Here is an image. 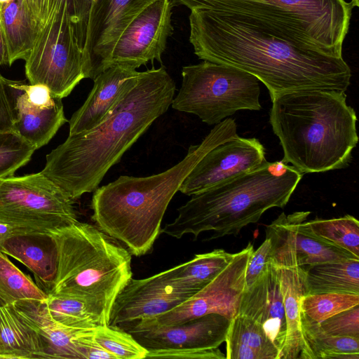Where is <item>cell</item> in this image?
<instances>
[{
  "label": "cell",
  "mask_w": 359,
  "mask_h": 359,
  "mask_svg": "<svg viewBox=\"0 0 359 359\" xmlns=\"http://www.w3.org/2000/svg\"><path fill=\"white\" fill-rule=\"evenodd\" d=\"M359 305V294L320 293L305 295L300 311L310 319L320 323L330 317Z\"/></svg>",
  "instance_id": "33"
},
{
  "label": "cell",
  "mask_w": 359,
  "mask_h": 359,
  "mask_svg": "<svg viewBox=\"0 0 359 359\" xmlns=\"http://www.w3.org/2000/svg\"><path fill=\"white\" fill-rule=\"evenodd\" d=\"M345 92L311 90L272 100L269 121L283 151V161L302 174L347 167L358 142L357 116Z\"/></svg>",
  "instance_id": "4"
},
{
  "label": "cell",
  "mask_w": 359,
  "mask_h": 359,
  "mask_svg": "<svg viewBox=\"0 0 359 359\" xmlns=\"http://www.w3.org/2000/svg\"><path fill=\"white\" fill-rule=\"evenodd\" d=\"M13 302V300L0 287V306Z\"/></svg>",
  "instance_id": "45"
},
{
  "label": "cell",
  "mask_w": 359,
  "mask_h": 359,
  "mask_svg": "<svg viewBox=\"0 0 359 359\" xmlns=\"http://www.w3.org/2000/svg\"><path fill=\"white\" fill-rule=\"evenodd\" d=\"M47 233L57 251L48 293L80 299L100 326L108 325L116 296L132 278L130 252L97 226L78 220Z\"/></svg>",
  "instance_id": "6"
},
{
  "label": "cell",
  "mask_w": 359,
  "mask_h": 359,
  "mask_svg": "<svg viewBox=\"0 0 359 359\" xmlns=\"http://www.w3.org/2000/svg\"><path fill=\"white\" fill-rule=\"evenodd\" d=\"M231 320L210 313L181 324L130 327L129 332L148 350L218 348L225 341Z\"/></svg>",
  "instance_id": "16"
},
{
  "label": "cell",
  "mask_w": 359,
  "mask_h": 359,
  "mask_svg": "<svg viewBox=\"0 0 359 359\" xmlns=\"http://www.w3.org/2000/svg\"><path fill=\"white\" fill-rule=\"evenodd\" d=\"M305 269V295L320 293L359 294V259L309 266Z\"/></svg>",
  "instance_id": "26"
},
{
  "label": "cell",
  "mask_w": 359,
  "mask_h": 359,
  "mask_svg": "<svg viewBox=\"0 0 359 359\" xmlns=\"http://www.w3.org/2000/svg\"><path fill=\"white\" fill-rule=\"evenodd\" d=\"M14 119L13 105L8 94L6 79L0 72V130H13Z\"/></svg>",
  "instance_id": "41"
},
{
  "label": "cell",
  "mask_w": 359,
  "mask_h": 359,
  "mask_svg": "<svg viewBox=\"0 0 359 359\" xmlns=\"http://www.w3.org/2000/svg\"><path fill=\"white\" fill-rule=\"evenodd\" d=\"M182 76L172 107L208 125H217L240 110L262 108L259 80L236 67L203 61L183 67Z\"/></svg>",
  "instance_id": "8"
},
{
  "label": "cell",
  "mask_w": 359,
  "mask_h": 359,
  "mask_svg": "<svg viewBox=\"0 0 359 359\" xmlns=\"http://www.w3.org/2000/svg\"><path fill=\"white\" fill-rule=\"evenodd\" d=\"M175 90L163 66L140 72L107 118L90 130L69 135L46 155L41 172L73 201L94 191L109 170L167 111Z\"/></svg>",
  "instance_id": "2"
},
{
  "label": "cell",
  "mask_w": 359,
  "mask_h": 359,
  "mask_svg": "<svg viewBox=\"0 0 359 359\" xmlns=\"http://www.w3.org/2000/svg\"><path fill=\"white\" fill-rule=\"evenodd\" d=\"M0 287L13 302L44 301L48 293L39 287L30 276L15 266L7 255L0 251Z\"/></svg>",
  "instance_id": "32"
},
{
  "label": "cell",
  "mask_w": 359,
  "mask_h": 359,
  "mask_svg": "<svg viewBox=\"0 0 359 359\" xmlns=\"http://www.w3.org/2000/svg\"><path fill=\"white\" fill-rule=\"evenodd\" d=\"M93 329L79 330L73 339L81 359H116L95 340Z\"/></svg>",
  "instance_id": "39"
},
{
  "label": "cell",
  "mask_w": 359,
  "mask_h": 359,
  "mask_svg": "<svg viewBox=\"0 0 359 359\" xmlns=\"http://www.w3.org/2000/svg\"><path fill=\"white\" fill-rule=\"evenodd\" d=\"M146 358L224 359L226 355L218 348H168L148 350Z\"/></svg>",
  "instance_id": "38"
},
{
  "label": "cell",
  "mask_w": 359,
  "mask_h": 359,
  "mask_svg": "<svg viewBox=\"0 0 359 359\" xmlns=\"http://www.w3.org/2000/svg\"><path fill=\"white\" fill-rule=\"evenodd\" d=\"M238 314L259 324L280 352L285 346L287 324L277 269L269 259L262 275L241 295Z\"/></svg>",
  "instance_id": "18"
},
{
  "label": "cell",
  "mask_w": 359,
  "mask_h": 359,
  "mask_svg": "<svg viewBox=\"0 0 359 359\" xmlns=\"http://www.w3.org/2000/svg\"><path fill=\"white\" fill-rule=\"evenodd\" d=\"M35 150L13 130H0V179L13 176L30 161Z\"/></svg>",
  "instance_id": "35"
},
{
  "label": "cell",
  "mask_w": 359,
  "mask_h": 359,
  "mask_svg": "<svg viewBox=\"0 0 359 359\" xmlns=\"http://www.w3.org/2000/svg\"><path fill=\"white\" fill-rule=\"evenodd\" d=\"M156 0H95L83 50L85 79L109 68L114 46L128 25Z\"/></svg>",
  "instance_id": "15"
},
{
  "label": "cell",
  "mask_w": 359,
  "mask_h": 359,
  "mask_svg": "<svg viewBox=\"0 0 359 359\" xmlns=\"http://www.w3.org/2000/svg\"><path fill=\"white\" fill-rule=\"evenodd\" d=\"M263 144L257 138L237 136L208 151L187 176L179 191L192 196L222 184L263 164Z\"/></svg>",
  "instance_id": "13"
},
{
  "label": "cell",
  "mask_w": 359,
  "mask_h": 359,
  "mask_svg": "<svg viewBox=\"0 0 359 359\" xmlns=\"http://www.w3.org/2000/svg\"><path fill=\"white\" fill-rule=\"evenodd\" d=\"M319 325L329 334L359 338V305L341 311Z\"/></svg>",
  "instance_id": "37"
},
{
  "label": "cell",
  "mask_w": 359,
  "mask_h": 359,
  "mask_svg": "<svg viewBox=\"0 0 359 359\" xmlns=\"http://www.w3.org/2000/svg\"><path fill=\"white\" fill-rule=\"evenodd\" d=\"M351 4H353V6L355 7V6H359V0H351Z\"/></svg>",
  "instance_id": "46"
},
{
  "label": "cell",
  "mask_w": 359,
  "mask_h": 359,
  "mask_svg": "<svg viewBox=\"0 0 359 359\" xmlns=\"http://www.w3.org/2000/svg\"><path fill=\"white\" fill-rule=\"evenodd\" d=\"M139 72L128 66L114 65L98 74L87 99L69 121V135L90 130L102 122Z\"/></svg>",
  "instance_id": "20"
},
{
  "label": "cell",
  "mask_w": 359,
  "mask_h": 359,
  "mask_svg": "<svg viewBox=\"0 0 359 359\" xmlns=\"http://www.w3.org/2000/svg\"><path fill=\"white\" fill-rule=\"evenodd\" d=\"M172 8L170 0H156L142 11L118 38L109 67L121 65L136 69L149 62H161L173 32Z\"/></svg>",
  "instance_id": "12"
},
{
  "label": "cell",
  "mask_w": 359,
  "mask_h": 359,
  "mask_svg": "<svg viewBox=\"0 0 359 359\" xmlns=\"http://www.w3.org/2000/svg\"><path fill=\"white\" fill-rule=\"evenodd\" d=\"M0 354H1V346H0ZM1 355H2V354H1ZM4 358H5V357H4Z\"/></svg>",
  "instance_id": "48"
},
{
  "label": "cell",
  "mask_w": 359,
  "mask_h": 359,
  "mask_svg": "<svg viewBox=\"0 0 359 359\" xmlns=\"http://www.w3.org/2000/svg\"><path fill=\"white\" fill-rule=\"evenodd\" d=\"M230 15L294 46L342 57L352 9L345 0H170Z\"/></svg>",
  "instance_id": "7"
},
{
  "label": "cell",
  "mask_w": 359,
  "mask_h": 359,
  "mask_svg": "<svg viewBox=\"0 0 359 359\" xmlns=\"http://www.w3.org/2000/svg\"><path fill=\"white\" fill-rule=\"evenodd\" d=\"M0 251L24 264L34 274L37 285L48 293L57 271V251L48 233H33L6 240Z\"/></svg>",
  "instance_id": "22"
},
{
  "label": "cell",
  "mask_w": 359,
  "mask_h": 359,
  "mask_svg": "<svg viewBox=\"0 0 359 359\" xmlns=\"http://www.w3.org/2000/svg\"><path fill=\"white\" fill-rule=\"evenodd\" d=\"M0 346L5 358H45L40 336L12 303L0 306Z\"/></svg>",
  "instance_id": "25"
},
{
  "label": "cell",
  "mask_w": 359,
  "mask_h": 359,
  "mask_svg": "<svg viewBox=\"0 0 359 359\" xmlns=\"http://www.w3.org/2000/svg\"><path fill=\"white\" fill-rule=\"evenodd\" d=\"M249 243L232 258L218 275L201 290L172 309L154 318L130 324V327L173 325L210 314L217 313L231 320L238 314L245 289L248 264L254 251Z\"/></svg>",
  "instance_id": "11"
},
{
  "label": "cell",
  "mask_w": 359,
  "mask_h": 359,
  "mask_svg": "<svg viewBox=\"0 0 359 359\" xmlns=\"http://www.w3.org/2000/svg\"><path fill=\"white\" fill-rule=\"evenodd\" d=\"M93 4V0H47L46 18L65 8L77 43L83 51L86 43Z\"/></svg>",
  "instance_id": "36"
},
{
  "label": "cell",
  "mask_w": 359,
  "mask_h": 359,
  "mask_svg": "<svg viewBox=\"0 0 359 359\" xmlns=\"http://www.w3.org/2000/svg\"><path fill=\"white\" fill-rule=\"evenodd\" d=\"M95 1V0H93V1Z\"/></svg>",
  "instance_id": "49"
},
{
  "label": "cell",
  "mask_w": 359,
  "mask_h": 359,
  "mask_svg": "<svg viewBox=\"0 0 359 359\" xmlns=\"http://www.w3.org/2000/svg\"><path fill=\"white\" fill-rule=\"evenodd\" d=\"M0 23L9 58L8 65L25 60L35 42L39 26L25 0H13L0 6Z\"/></svg>",
  "instance_id": "24"
},
{
  "label": "cell",
  "mask_w": 359,
  "mask_h": 359,
  "mask_svg": "<svg viewBox=\"0 0 359 359\" xmlns=\"http://www.w3.org/2000/svg\"><path fill=\"white\" fill-rule=\"evenodd\" d=\"M237 136L235 120L226 118L215 125L200 144L191 145L186 156L168 170L147 177L122 175L97 187L90 203L92 219L130 254L148 253L161 233L170 202L189 173L208 151Z\"/></svg>",
  "instance_id": "3"
},
{
  "label": "cell",
  "mask_w": 359,
  "mask_h": 359,
  "mask_svg": "<svg viewBox=\"0 0 359 359\" xmlns=\"http://www.w3.org/2000/svg\"><path fill=\"white\" fill-rule=\"evenodd\" d=\"M309 211H298L289 215L281 213L266 227L287 241L292 248L297 263L306 268L309 266L344 260L359 259L349 251L316 235L306 221Z\"/></svg>",
  "instance_id": "19"
},
{
  "label": "cell",
  "mask_w": 359,
  "mask_h": 359,
  "mask_svg": "<svg viewBox=\"0 0 359 359\" xmlns=\"http://www.w3.org/2000/svg\"><path fill=\"white\" fill-rule=\"evenodd\" d=\"M266 236L271 241L270 260L278 271L287 324L281 359H297L303 345L300 305L305 296V269L298 264L287 241L268 231Z\"/></svg>",
  "instance_id": "17"
},
{
  "label": "cell",
  "mask_w": 359,
  "mask_h": 359,
  "mask_svg": "<svg viewBox=\"0 0 359 359\" xmlns=\"http://www.w3.org/2000/svg\"><path fill=\"white\" fill-rule=\"evenodd\" d=\"M13 130L36 149L47 144L67 122L62 99L53 97L46 104L29 102L21 92L15 98Z\"/></svg>",
  "instance_id": "21"
},
{
  "label": "cell",
  "mask_w": 359,
  "mask_h": 359,
  "mask_svg": "<svg viewBox=\"0 0 359 359\" xmlns=\"http://www.w3.org/2000/svg\"><path fill=\"white\" fill-rule=\"evenodd\" d=\"M43 304L50 317L62 325L78 330L93 329L100 326L96 317L79 299L48 293Z\"/></svg>",
  "instance_id": "29"
},
{
  "label": "cell",
  "mask_w": 359,
  "mask_h": 359,
  "mask_svg": "<svg viewBox=\"0 0 359 359\" xmlns=\"http://www.w3.org/2000/svg\"><path fill=\"white\" fill-rule=\"evenodd\" d=\"M12 304L40 336L45 358L81 359L73 342L81 330L70 328L55 322L48 313L43 301L16 300Z\"/></svg>",
  "instance_id": "23"
},
{
  "label": "cell",
  "mask_w": 359,
  "mask_h": 359,
  "mask_svg": "<svg viewBox=\"0 0 359 359\" xmlns=\"http://www.w3.org/2000/svg\"><path fill=\"white\" fill-rule=\"evenodd\" d=\"M13 0H0V6Z\"/></svg>",
  "instance_id": "47"
},
{
  "label": "cell",
  "mask_w": 359,
  "mask_h": 359,
  "mask_svg": "<svg viewBox=\"0 0 359 359\" xmlns=\"http://www.w3.org/2000/svg\"><path fill=\"white\" fill-rule=\"evenodd\" d=\"M25 1L40 29L46 18L47 0H25Z\"/></svg>",
  "instance_id": "42"
},
{
  "label": "cell",
  "mask_w": 359,
  "mask_h": 359,
  "mask_svg": "<svg viewBox=\"0 0 359 359\" xmlns=\"http://www.w3.org/2000/svg\"><path fill=\"white\" fill-rule=\"evenodd\" d=\"M233 253L223 249L196 255L191 260L168 269L171 279L192 294L211 282L227 265Z\"/></svg>",
  "instance_id": "28"
},
{
  "label": "cell",
  "mask_w": 359,
  "mask_h": 359,
  "mask_svg": "<svg viewBox=\"0 0 359 359\" xmlns=\"http://www.w3.org/2000/svg\"><path fill=\"white\" fill-rule=\"evenodd\" d=\"M192 295L171 279L168 269L142 279L132 278L116 296L108 325L122 329L156 317Z\"/></svg>",
  "instance_id": "14"
},
{
  "label": "cell",
  "mask_w": 359,
  "mask_h": 359,
  "mask_svg": "<svg viewBox=\"0 0 359 359\" xmlns=\"http://www.w3.org/2000/svg\"><path fill=\"white\" fill-rule=\"evenodd\" d=\"M225 341L235 342L252 348L260 353L263 359L280 358L279 350L262 327L243 315L237 314L231 320Z\"/></svg>",
  "instance_id": "30"
},
{
  "label": "cell",
  "mask_w": 359,
  "mask_h": 359,
  "mask_svg": "<svg viewBox=\"0 0 359 359\" xmlns=\"http://www.w3.org/2000/svg\"><path fill=\"white\" fill-rule=\"evenodd\" d=\"M271 239L266 236L258 249L253 251L245 271V288L252 285L266 269L271 257Z\"/></svg>",
  "instance_id": "40"
},
{
  "label": "cell",
  "mask_w": 359,
  "mask_h": 359,
  "mask_svg": "<svg viewBox=\"0 0 359 359\" xmlns=\"http://www.w3.org/2000/svg\"><path fill=\"white\" fill-rule=\"evenodd\" d=\"M300 318L303 345L299 358L359 359V338L329 334L301 311Z\"/></svg>",
  "instance_id": "27"
},
{
  "label": "cell",
  "mask_w": 359,
  "mask_h": 359,
  "mask_svg": "<svg viewBox=\"0 0 359 359\" xmlns=\"http://www.w3.org/2000/svg\"><path fill=\"white\" fill-rule=\"evenodd\" d=\"M303 174L282 160L266 161L260 167L226 181L191 198L177 209L178 215L161 233L181 238L213 231L208 241L238 235L257 222L272 208H283Z\"/></svg>",
  "instance_id": "5"
},
{
  "label": "cell",
  "mask_w": 359,
  "mask_h": 359,
  "mask_svg": "<svg viewBox=\"0 0 359 359\" xmlns=\"http://www.w3.org/2000/svg\"><path fill=\"white\" fill-rule=\"evenodd\" d=\"M25 61L29 83L46 86L55 97L68 96L85 79L83 51L65 8L47 16Z\"/></svg>",
  "instance_id": "10"
},
{
  "label": "cell",
  "mask_w": 359,
  "mask_h": 359,
  "mask_svg": "<svg viewBox=\"0 0 359 359\" xmlns=\"http://www.w3.org/2000/svg\"><path fill=\"white\" fill-rule=\"evenodd\" d=\"M26 233H33L0 220V246L9 238Z\"/></svg>",
  "instance_id": "43"
},
{
  "label": "cell",
  "mask_w": 359,
  "mask_h": 359,
  "mask_svg": "<svg viewBox=\"0 0 359 359\" xmlns=\"http://www.w3.org/2000/svg\"><path fill=\"white\" fill-rule=\"evenodd\" d=\"M194 54L203 61L232 66L255 76L278 95L302 90L346 92L351 71L343 57L299 48L230 15L196 8L189 15Z\"/></svg>",
  "instance_id": "1"
},
{
  "label": "cell",
  "mask_w": 359,
  "mask_h": 359,
  "mask_svg": "<svg viewBox=\"0 0 359 359\" xmlns=\"http://www.w3.org/2000/svg\"><path fill=\"white\" fill-rule=\"evenodd\" d=\"M74 201L41 172L0 179V220L30 233L76 222Z\"/></svg>",
  "instance_id": "9"
},
{
  "label": "cell",
  "mask_w": 359,
  "mask_h": 359,
  "mask_svg": "<svg viewBox=\"0 0 359 359\" xmlns=\"http://www.w3.org/2000/svg\"><path fill=\"white\" fill-rule=\"evenodd\" d=\"M9 58L4 35L0 23V66L8 65Z\"/></svg>",
  "instance_id": "44"
},
{
  "label": "cell",
  "mask_w": 359,
  "mask_h": 359,
  "mask_svg": "<svg viewBox=\"0 0 359 359\" xmlns=\"http://www.w3.org/2000/svg\"><path fill=\"white\" fill-rule=\"evenodd\" d=\"M95 340L116 359L146 358L147 350L128 332L117 327L97 326L93 329Z\"/></svg>",
  "instance_id": "34"
},
{
  "label": "cell",
  "mask_w": 359,
  "mask_h": 359,
  "mask_svg": "<svg viewBox=\"0 0 359 359\" xmlns=\"http://www.w3.org/2000/svg\"><path fill=\"white\" fill-rule=\"evenodd\" d=\"M318 236L349 251L359 257V222L352 215L307 221Z\"/></svg>",
  "instance_id": "31"
}]
</instances>
